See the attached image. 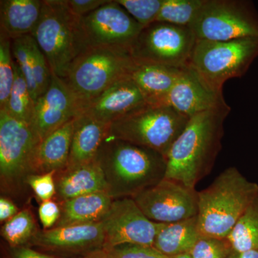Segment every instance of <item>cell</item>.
<instances>
[{"label": "cell", "mask_w": 258, "mask_h": 258, "mask_svg": "<svg viewBox=\"0 0 258 258\" xmlns=\"http://www.w3.org/2000/svg\"><path fill=\"white\" fill-rule=\"evenodd\" d=\"M78 258H113L108 249H101Z\"/></svg>", "instance_id": "cell-40"}, {"label": "cell", "mask_w": 258, "mask_h": 258, "mask_svg": "<svg viewBox=\"0 0 258 258\" xmlns=\"http://www.w3.org/2000/svg\"><path fill=\"white\" fill-rule=\"evenodd\" d=\"M227 240L238 253L258 250V194L242 214Z\"/></svg>", "instance_id": "cell-25"}, {"label": "cell", "mask_w": 258, "mask_h": 258, "mask_svg": "<svg viewBox=\"0 0 258 258\" xmlns=\"http://www.w3.org/2000/svg\"><path fill=\"white\" fill-rule=\"evenodd\" d=\"M15 80L5 111L15 119L32 125L35 114V101L21 70L15 62Z\"/></svg>", "instance_id": "cell-26"}, {"label": "cell", "mask_w": 258, "mask_h": 258, "mask_svg": "<svg viewBox=\"0 0 258 258\" xmlns=\"http://www.w3.org/2000/svg\"><path fill=\"white\" fill-rule=\"evenodd\" d=\"M5 258H57L38 252L28 246L10 247Z\"/></svg>", "instance_id": "cell-38"}, {"label": "cell", "mask_w": 258, "mask_h": 258, "mask_svg": "<svg viewBox=\"0 0 258 258\" xmlns=\"http://www.w3.org/2000/svg\"><path fill=\"white\" fill-rule=\"evenodd\" d=\"M108 250L113 258H170L153 246L123 244Z\"/></svg>", "instance_id": "cell-35"}, {"label": "cell", "mask_w": 258, "mask_h": 258, "mask_svg": "<svg viewBox=\"0 0 258 258\" xmlns=\"http://www.w3.org/2000/svg\"><path fill=\"white\" fill-rule=\"evenodd\" d=\"M230 111L227 106L189 118L166 154L165 179L195 189L211 172L222 149L224 123Z\"/></svg>", "instance_id": "cell-1"}, {"label": "cell", "mask_w": 258, "mask_h": 258, "mask_svg": "<svg viewBox=\"0 0 258 258\" xmlns=\"http://www.w3.org/2000/svg\"><path fill=\"white\" fill-rule=\"evenodd\" d=\"M19 209L9 198H0V221L6 222L18 213Z\"/></svg>", "instance_id": "cell-39"}, {"label": "cell", "mask_w": 258, "mask_h": 258, "mask_svg": "<svg viewBox=\"0 0 258 258\" xmlns=\"http://www.w3.org/2000/svg\"><path fill=\"white\" fill-rule=\"evenodd\" d=\"M32 36L46 57L52 74L62 79L75 59L86 50L80 18L70 11L64 0H43Z\"/></svg>", "instance_id": "cell-5"}, {"label": "cell", "mask_w": 258, "mask_h": 258, "mask_svg": "<svg viewBox=\"0 0 258 258\" xmlns=\"http://www.w3.org/2000/svg\"><path fill=\"white\" fill-rule=\"evenodd\" d=\"M56 200H66L96 192H107V184L96 159L56 172Z\"/></svg>", "instance_id": "cell-19"}, {"label": "cell", "mask_w": 258, "mask_h": 258, "mask_svg": "<svg viewBox=\"0 0 258 258\" xmlns=\"http://www.w3.org/2000/svg\"><path fill=\"white\" fill-rule=\"evenodd\" d=\"M113 200L133 198L165 179V156L108 135L96 157Z\"/></svg>", "instance_id": "cell-2"}, {"label": "cell", "mask_w": 258, "mask_h": 258, "mask_svg": "<svg viewBox=\"0 0 258 258\" xmlns=\"http://www.w3.org/2000/svg\"><path fill=\"white\" fill-rule=\"evenodd\" d=\"M167 105L191 118L194 115L229 106L223 93L209 87L192 69L186 66L168 96Z\"/></svg>", "instance_id": "cell-16"}, {"label": "cell", "mask_w": 258, "mask_h": 258, "mask_svg": "<svg viewBox=\"0 0 258 258\" xmlns=\"http://www.w3.org/2000/svg\"><path fill=\"white\" fill-rule=\"evenodd\" d=\"M12 40L0 31V110L6 109L15 80Z\"/></svg>", "instance_id": "cell-29"}, {"label": "cell", "mask_w": 258, "mask_h": 258, "mask_svg": "<svg viewBox=\"0 0 258 258\" xmlns=\"http://www.w3.org/2000/svg\"><path fill=\"white\" fill-rule=\"evenodd\" d=\"M184 68L134 60L129 78L140 90L147 104L167 105L168 96Z\"/></svg>", "instance_id": "cell-18"}, {"label": "cell", "mask_w": 258, "mask_h": 258, "mask_svg": "<svg viewBox=\"0 0 258 258\" xmlns=\"http://www.w3.org/2000/svg\"><path fill=\"white\" fill-rule=\"evenodd\" d=\"M43 1L1 0L0 31L12 40L32 35L41 15Z\"/></svg>", "instance_id": "cell-21"}, {"label": "cell", "mask_w": 258, "mask_h": 258, "mask_svg": "<svg viewBox=\"0 0 258 258\" xmlns=\"http://www.w3.org/2000/svg\"><path fill=\"white\" fill-rule=\"evenodd\" d=\"M109 0H64L73 14L81 18L106 4Z\"/></svg>", "instance_id": "cell-37"}, {"label": "cell", "mask_w": 258, "mask_h": 258, "mask_svg": "<svg viewBox=\"0 0 258 258\" xmlns=\"http://www.w3.org/2000/svg\"><path fill=\"white\" fill-rule=\"evenodd\" d=\"M39 218L45 230L53 228L60 217V207L53 200L43 202L38 209Z\"/></svg>", "instance_id": "cell-36"}, {"label": "cell", "mask_w": 258, "mask_h": 258, "mask_svg": "<svg viewBox=\"0 0 258 258\" xmlns=\"http://www.w3.org/2000/svg\"><path fill=\"white\" fill-rule=\"evenodd\" d=\"M110 125L83 113L76 117L67 167L94 160L98 149L108 137Z\"/></svg>", "instance_id": "cell-20"}, {"label": "cell", "mask_w": 258, "mask_h": 258, "mask_svg": "<svg viewBox=\"0 0 258 258\" xmlns=\"http://www.w3.org/2000/svg\"><path fill=\"white\" fill-rule=\"evenodd\" d=\"M170 258H191V255H190L189 253H185V254H179V255L173 256V257H170Z\"/></svg>", "instance_id": "cell-42"}, {"label": "cell", "mask_w": 258, "mask_h": 258, "mask_svg": "<svg viewBox=\"0 0 258 258\" xmlns=\"http://www.w3.org/2000/svg\"><path fill=\"white\" fill-rule=\"evenodd\" d=\"M228 258H240V253L234 250Z\"/></svg>", "instance_id": "cell-43"}, {"label": "cell", "mask_w": 258, "mask_h": 258, "mask_svg": "<svg viewBox=\"0 0 258 258\" xmlns=\"http://www.w3.org/2000/svg\"><path fill=\"white\" fill-rule=\"evenodd\" d=\"M104 242L103 223L99 222L38 230L27 246L54 253L83 256L103 249Z\"/></svg>", "instance_id": "cell-14"}, {"label": "cell", "mask_w": 258, "mask_h": 258, "mask_svg": "<svg viewBox=\"0 0 258 258\" xmlns=\"http://www.w3.org/2000/svg\"><path fill=\"white\" fill-rule=\"evenodd\" d=\"M189 119L169 105L147 103L111 123L108 136L166 157Z\"/></svg>", "instance_id": "cell-6"}, {"label": "cell", "mask_w": 258, "mask_h": 258, "mask_svg": "<svg viewBox=\"0 0 258 258\" xmlns=\"http://www.w3.org/2000/svg\"><path fill=\"white\" fill-rule=\"evenodd\" d=\"M189 28L196 40L227 41L258 37V14L245 0H205Z\"/></svg>", "instance_id": "cell-9"}, {"label": "cell", "mask_w": 258, "mask_h": 258, "mask_svg": "<svg viewBox=\"0 0 258 258\" xmlns=\"http://www.w3.org/2000/svg\"><path fill=\"white\" fill-rule=\"evenodd\" d=\"M41 142L32 125L0 110V178L2 191L18 192L35 174L37 149Z\"/></svg>", "instance_id": "cell-8"}, {"label": "cell", "mask_w": 258, "mask_h": 258, "mask_svg": "<svg viewBox=\"0 0 258 258\" xmlns=\"http://www.w3.org/2000/svg\"><path fill=\"white\" fill-rule=\"evenodd\" d=\"M233 251L227 239L201 236L189 254L191 258H228Z\"/></svg>", "instance_id": "cell-32"}, {"label": "cell", "mask_w": 258, "mask_h": 258, "mask_svg": "<svg viewBox=\"0 0 258 258\" xmlns=\"http://www.w3.org/2000/svg\"><path fill=\"white\" fill-rule=\"evenodd\" d=\"M134 64L128 49L88 47L71 63L63 81L74 95L82 113L112 85L129 77Z\"/></svg>", "instance_id": "cell-4"}, {"label": "cell", "mask_w": 258, "mask_h": 258, "mask_svg": "<svg viewBox=\"0 0 258 258\" xmlns=\"http://www.w3.org/2000/svg\"><path fill=\"white\" fill-rule=\"evenodd\" d=\"M147 104L143 95L129 77L117 81L82 111L93 119L111 124L120 117Z\"/></svg>", "instance_id": "cell-17"}, {"label": "cell", "mask_w": 258, "mask_h": 258, "mask_svg": "<svg viewBox=\"0 0 258 258\" xmlns=\"http://www.w3.org/2000/svg\"><path fill=\"white\" fill-rule=\"evenodd\" d=\"M55 171L41 174H32L27 179V185L36 195L39 201L52 200L56 195Z\"/></svg>", "instance_id": "cell-34"}, {"label": "cell", "mask_w": 258, "mask_h": 258, "mask_svg": "<svg viewBox=\"0 0 258 258\" xmlns=\"http://www.w3.org/2000/svg\"><path fill=\"white\" fill-rule=\"evenodd\" d=\"M80 27L86 49L113 47L131 50L143 27L115 0L83 18Z\"/></svg>", "instance_id": "cell-11"}, {"label": "cell", "mask_w": 258, "mask_h": 258, "mask_svg": "<svg viewBox=\"0 0 258 258\" xmlns=\"http://www.w3.org/2000/svg\"><path fill=\"white\" fill-rule=\"evenodd\" d=\"M196 40L189 27L155 22L142 29L131 54L137 62L184 68Z\"/></svg>", "instance_id": "cell-10"}, {"label": "cell", "mask_w": 258, "mask_h": 258, "mask_svg": "<svg viewBox=\"0 0 258 258\" xmlns=\"http://www.w3.org/2000/svg\"><path fill=\"white\" fill-rule=\"evenodd\" d=\"M257 194L258 184L237 168L225 169L208 188L198 191L200 235L227 239Z\"/></svg>", "instance_id": "cell-3"}, {"label": "cell", "mask_w": 258, "mask_h": 258, "mask_svg": "<svg viewBox=\"0 0 258 258\" xmlns=\"http://www.w3.org/2000/svg\"><path fill=\"white\" fill-rule=\"evenodd\" d=\"M35 217L27 209L21 210L5 222L1 235L10 247L27 246L37 233Z\"/></svg>", "instance_id": "cell-27"}, {"label": "cell", "mask_w": 258, "mask_h": 258, "mask_svg": "<svg viewBox=\"0 0 258 258\" xmlns=\"http://www.w3.org/2000/svg\"><path fill=\"white\" fill-rule=\"evenodd\" d=\"M153 222L171 224L198 216V191L174 180L164 179L133 198Z\"/></svg>", "instance_id": "cell-12"}, {"label": "cell", "mask_w": 258, "mask_h": 258, "mask_svg": "<svg viewBox=\"0 0 258 258\" xmlns=\"http://www.w3.org/2000/svg\"><path fill=\"white\" fill-rule=\"evenodd\" d=\"M32 35L19 37L12 40V51L14 60L23 73L34 101L38 98L36 83L33 75V63L31 55Z\"/></svg>", "instance_id": "cell-30"}, {"label": "cell", "mask_w": 258, "mask_h": 258, "mask_svg": "<svg viewBox=\"0 0 258 258\" xmlns=\"http://www.w3.org/2000/svg\"><path fill=\"white\" fill-rule=\"evenodd\" d=\"M81 114L74 95L63 79L52 74L48 88L35 101L32 126L42 140Z\"/></svg>", "instance_id": "cell-15"}, {"label": "cell", "mask_w": 258, "mask_h": 258, "mask_svg": "<svg viewBox=\"0 0 258 258\" xmlns=\"http://www.w3.org/2000/svg\"><path fill=\"white\" fill-rule=\"evenodd\" d=\"M113 200L107 192L83 195L59 203L60 217L54 227L101 222Z\"/></svg>", "instance_id": "cell-22"}, {"label": "cell", "mask_w": 258, "mask_h": 258, "mask_svg": "<svg viewBox=\"0 0 258 258\" xmlns=\"http://www.w3.org/2000/svg\"><path fill=\"white\" fill-rule=\"evenodd\" d=\"M258 57V37L227 41L197 40L187 66L217 92L228 80L241 78Z\"/></svg>", "instance_id": "cell-7"}, {"label": "cell", "mask_w": 258, "mask_h": 258, "mask_svg": "<svg viewBox=\"0 0 258 258\" xmlns=\"http://www.w3.org/2000/svg\"><path fill=\"white\" fill-rule=\"evenodd\" d=\"M31 55L34 78L36 83L39 98L48 88L52 78V72L46 57L37 45L34 37L31 43Z\"/></svg>", "instance_id": "cell-33"}, {"label": "cell", "mask_w": 258, "mask_h": 258, "mask_svg": "<svg viewBox=\"0 0 258 258\" xmlns=\"http://www.w3.org/2000/svg\"><path fill=\"white\" fill-rule=\"evenodd\" d=\"M104 230L103 248L111 249L123 244L152 246L166 224L149 220L133 198L113 200L102 220Z\"/></svg>", "instance_id": "cell-13"}, {"label": "cell", "mask_w": 258, "mask_h": 258, "mask_svg": "<svg viewBox=\"0 0 258 258\" xmlns=\"http://www.w3.org/2000/svg\"><path fill=\"white\" fill-rule=\"evenodd\" d=\"M143 28L155 23L163 0H115Z\"/></svg>", "instance_id": "cell-31"}, {"label": "cell", "mask_w": 258, "mask_h": 258, "mask_svg": "<svg viewBox=\"0 0 258 258\" xmlns=\"http://www.w3.org/2000/svg\"><path fill=\"white\" fill-rule=\"evenodd\" d=\"M75 120L76 118L41 141L37 149L35 174L58 172L69 165Z\"/></svg>", "instance_id": "cell-23"}, {"label": "cell", "mask_w": 258, "mask_h": 258, "mask_svg": "<svg viewBox=\"0 0 258 258\" xmlns=\"http://www.w3.org/2000/svg\"><path fill=\"white\" fill-rule=\"evenodd\" d=\"M205 0H163L157 21L189 27Z\"/></svg>", "instance_id": "cell-28"}, {"label": "cell", "mask_w": 258, "mask_h": 258, "mask_svg": "<svg viewBox=\"0 0 258 258\" xmlns=\"http://www.w3.org/2000/svg\"><path fill=\"white\" fill-rule=\"evenodd\" d=\"M240 258H258V250L247 251L241 253Z\"/></svg>", "instance_id": "cell-41"}, {"label": "cell", "mask_w": 258, "mask_h": 258, "mask_svg": "<svg viewBox=\"0 0 258 258\" xmlns=\"http://www.w3.org/2000/svg\"><path fill=\"white\" fill-rule=\"evenodd\" d=\"M200 237L197 216L166 224L157 234L152 246L168 257H173L189 253Z\"/></svg>", "instance_id": "cell-24"}]
</instances>
